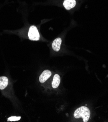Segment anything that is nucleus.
<instances>
[{
	"label": "nucleus",
	"instance_id": "nucleus-5",
	"mask_svg": "<svg viewBox=\"0 0 108 122\" xmlns=\"http://www.w3.org/2000/svg\"><path fill=\"white\" fill-rule=\"evenodd\" d=\"M76 5L75 0H65L63 2V6L67 10H70L74 8Z\"/></svg>",
	"mask_w": 108,
	"mask_h": 122
},
{
	"label": "nucleus",
	"instance_id": "nucleus-2",
	"mask_svg": "<svg viewBox=\"0 0 108 122\" xmlns=\"http://www.w3.org/2000/svg\"><path fill=\"white\" fill-rule=\"evenodd\" d=\"M28 38L31 41H39L40 40V34L39 31L34 25L30 26L28 33Z\"/></svg>",
	"mask_w": 108,
	"mask_h": 122
},
{
	"label": "nucleus",
	"instance_id": "nucleus-4",
	"mask_svg": "<svg viewBox=\"0 0 108 122\" xmlns=\"http://www.w3.org/2000/svg\"><path fill=\"white\" fill-rule=\"evenodd\" d=\"M62 42V40L61 38H57L52 43V48L53 49L56 51L58 52L59 51L60 49H61V45Z\"/></svg>",
	"mask_w": 108,
	"mask_h": 122
},
{
	"label": "nucleus",
	"instance_id": "nucleus-3",
	"mask_svg": "<svg viewBox=\"0 0 108 122\" xmlns=\"http://www.w3.org/2000/svg\"><path fill=\"white\" fill-rule=\"evenodd\" d=\"M52 75V72L49 70L44 71L39 77V81L41 83L45 82Z\"/></svg>",
	"mask_w": 108,
	"mask_h": 122
},
{
	"label": "nucleus",
	"instance_id": "nucleus-7",
	"mask_svg": "<svg viewBox=\"0 0 108 122\" xmlns=\"http://www.w3.org/2000/svg\"><path fill=\"white\" fill-rule=\"evenodd\" d=\"M60 82H61V77H60V76L58 74H56L54 76L52 83V87L54 89L57 88L59 86Z\"/></svg>",
	"mask_w": 108,
	"mask_h": 122
},
{
	"label": "nucleus",
	"instance_id": "nucleus-6",
	"mask_svg": "<svg viewBox=\"0 0 108 122\" xmlns=\"http://www.w3.org/2000/svg\"><path fill=\"white\" fill-rule=\"evenodd\" d=\"M8 84V79L5 76L0 77V90L5 89Z\"/></svg>",
	"mask_w": 108,
	"mask_h": 122
},
{
	"label": "nucleus",
	"instance_id": "nucleus-1",
	"mask_svg": "<svg viewBox=\"0 0 108 122\" xmlns=\"http://www.w3.org/2000/svg\"><path fill=\"white\" fill-rule=\"evenodd\" d=\"M75 118H82L84 122H87L90 117V111L86 106H82L77 109L74 112Z\"/></svg>",
	"mask_w": 108,
	"mask_h": 122
},
{
	"label": "nucleus",
	"instance_id": "nucleus-8",
	"mask_svg": "<svg viewBox=\"0 0 108 122\" xmlns=\"http://www.w3.org/2000/svg\"><path fill=\"white\" fill-rule=\"evenodd\" d=\"M20 119V117H10L8 119L9 121H16V120H18Z\"/></svg>",
	"mask_w": 108,
	"mask_h": 122
}]
</instances>
